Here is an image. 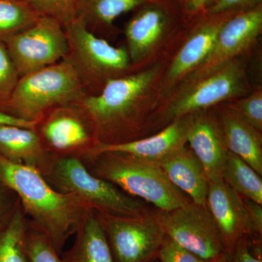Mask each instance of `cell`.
Segmentation results:
<instances>
[{
	"label": "cell",
	"instance_id": "4dcf8cb0",
	"mask_svg": "<svg viewBox=\"0 0 262 262\" xmlns=\"http://www.w3.org/2000/svg\"><path fill=\"white\" fill-rule=\"evenodd\" d=\"M261 4L262 0H215L205 13L214 15L226 12H239Z\"/></svg>",
	"mask_w": 262,
	"mask_h": 262
},
{
	"label": "cell",
	"instance_id": "7c38bea8",
	"mask_svg": "<svg viewBox=\"0 0 262 262\" xmlns=\"http://www.w3.org/2000/svg\"><path fill=\"white\" fill-rule=\"evenodd\" d=\"M238 12H226L214 15L204 13L189 20L192 22V27L187 39L171 62L167 64L160 81L161 102L186 77L206 61L213 50L221 29Z\"/></svg>",
	"mask_w": 262,
	"mask_h": 262
},
{
	"label": "cell",
	"instance_id": "30bf717a",
	"mask_svg": "<svg viewBox=\"0 0 262 262\" xmlns=\"http://www.w3.org/2000/svg\"><path fill=\"white\" fill-rule=\"evenodd\" d=\"M5 44L20 77L61 61L69 51L64 28L48 17H39Z\"/></svg>",
	"mask_w": 262,
	"mask_h": 262
},
{
	"label": "cell",
	"instance_id": "4fadbf2b",
	"mask_svg": "<svg viewBox=\"0 0 262 262\" xmlns=\"http://www.w3.org/2000/svg\"><path fill=\"white\" fill-rule=\"evenodd\" d=\"M35 129L53 155L82 158L96 144L92 125L77 102L53 108Z\"/></svg>",
	"mask_w": 262,
	"mask_h": 262
},
{
	"label": "cell",
	"instance_id": "cb8c5ba5",
	"mask_svg": "<svg viewBox=\"0 0 262 262\" xmlns=\"http://www.w3.org/2000/svg\"><path fill=\"white\" fill-rule=\"evenodd\" d=\"M222 179L243 198L262 205L261 176L237 155L229 152Z\"/></svg>",
	"mask_w": 262,
	"mask_h": 262
},
{
	"label": "cell",
	"instance_id": "8992f818",
	"mask_svg": "<svg viewBox=\"0 0 262 262\" xmlns=\"http://www.w3.org/2000/svg\"><path fill=\"white\" fill-rule=\"evenodd\" d=\"M87 94L78 72L66 57L20 77L4 113L37 124L53 108L78 102Z\"/></svg>",
	"mask_w": 262,
	"mask_h": 262
},
{
	"label": "cell",
	"instance_id": "9c48e42d",
	"mask_svg": "<svg viewBox=\"0 0 262 262\" xmlns=\"http://www.w3.org/2000/svg\"><path fill=\"white\" fill-rule=\"evenodd\" d=\"M96 215L107 236L115 262H150L157 258L166 236L160 211L152 210L139 216Z\"/></svg>",
	"mask_w": 262,
	"mask_h": 262
},
{
	"label": "cell",
	"instance_id": "d6a6232c",
	"mask_svg": "<svg viewBox=\"0 0 262 262\" xmlns=\"http://www.w3.org/2000/svg\"><path fill=\"white\" fill-rule=\"evenodd\" d=\"M215 0H183V14L185 21L204 14Z\"/></svg>",
	"mask_w": 262,
	"mask_h": 262
},
{
	"label": "cell",
	"instance_id": "6da1fadb",
	"mask_svg": "<svg viewBox=\"0 0 262 262\" xmlns=\"http://www.w3.org/2000/svg\"><path fill=\"white\" fill-rule=\"evenodd\" d=\"M167 63L158 62L108 81L99 93L77 103L89 119L96 144L127 142L147 135L161 103L160 81Z\"/></svg>",
	"mask_w": 262,
	"mask_h": 262
},
{
	"label": "cell",
	"instance_id": "52a82bcc",
	"mask_svg": "<svg viewBox=\"0 0 262 262\" xmlns=\"http://www.w3.org/2000/svg\"><path fill=\"white\" fill-rule=\"evenodd\" d=\"M67 58L78 72L89 94L100 92L108 81L134 72L126 47H115L75 19L64 27Z\"/></svg>",
	"mask_w": 262,
	"mask_h": 262
},
{
	"label": "cell",
	"instance_id": "e0dca14e",
	"mask_svg": "<svg viewBox=\"0 0 262 262\" xmlns=\"http://www.w3.org/2000/svg\"><path fill=\"white\" fill-rule=\"evenodd\" d=\"M192 117L193 114L181 117L158 132L136 140L119 144H96L82 158L101 153L117 152L158 163L169 155L187 145L188 131Z\"/></svg>",
	"mask_w": 262,
	"mask_h": 262
},
{
	"label": "cell",
	"instance_id": "d4e9b609",
	"mask_svg": "<svg viewBox=\"0 0 262 262\" xmlns=\"http://www.w3.org/2000/svg\"><path fill=\"white\" fill-rule=\"evenodd\" d=\"M39 17L26 0H0V40L6 42Z\"/></svg>",
	"mask_w": 262,
	"mask_h": 262
},
{
	"label": "cell",
	"instance_id": "2e32d148",
	"mask_svg": "<svg viewBox=\"0 0 262 262\" xmlns=\"http://www.w3.org/2000/svg\"><path fill=\"white\" fill-rule=\"evenodd\" d=\"M187 144L201 162L209 182L222 179L229 151L215 107L193 114Z\"/></svg>",
	"mask_w": 262,
	"mask_h": 262
},
{
	"label": "cell",
	"instance_id": "5b68a950",
	"mask_svg": "<svg viewBox=\"0 0 262 262\" xmlns=\"http://www.w3.org/2000/svg\"><path fill=\"white\" fill-rule=\"evenodd\" d=\"M41 173L52 187L77 196L98 214L139 216L152 211L148 203L91 173L80 157L52 155Z\"/></svg>",
	"mask_w": 262,
	"mask_h": 262
},
{
	"label": "cell",
	"instance_id": "44dd1931",
	"mask_svg": "<svg viewBox=\"0 0 262 262\" xmlns=\"http://www.w3.org/2000/svg\"><path fill=\"white\" fill-rule=\"evenodd\" d=\"M75 234L63 262H115L102 224L94 211L88 213Z\"/></svg>",
	"mask_w": 262,
	"mask_h": 262
},
{
	"label": "cell",
	"instance_id": "8fae6325",
	"mask_svg": "<svg viewBox=\"0 0 262 262\" xmlns=\"http://www.w3.org/2000/svg\"><path fill=\"white\" fill-rule=\"evenodd\" d=\"M160 219L169 238L202 258L216 261L228 252L207 207L191 201L172 211H160Z\"/></svg>",
	"mask_w": 262,
	"mask_h": 262
},
{
	"label": "cell",
	"instance_id": "484cf974",
	"mask_svg": "<svg viewBox=\"0 0 262 262\" xmlns=\"http://www.w3.org/2000/svg\"><path fill=\"white\" fill-rule=\"evenodd\" d=\"M39 16L57 20L63 28L76 19L77 0H26Z\"/></svg>",
	"mask_w": 262,
	"mask_h": 262
},
{
	"label": "cell",
	"instance_id": "e575fe53",
	"mask_svg": "<svg viewBox=\"0 0 262 262\" xmlns=\"http://www.w3.org/2000/svg\"><path fill=\"white\" fill-rule=\"evenodd\" d=\"M242 199L246 209H247L251 222H252L255 233L261 236L262 233V205L248 199V198H243V196Z\"/></svg>",
	"mask_w": 262,
	"mask_h": 262
},
{
	"label": "cell",
	"instance_id": "d590c367",
	"mask_svg": "<svg viewBox=\"0 0 262 262\" xmlns=\"http://www.w3.org/2000/svg\"><path fill=\"white\" fill-rule=\"evenodd\" d=\"M18 125V126L35 128L37 123L26 121V120H21V119L10 116V115H7V114L0 113V125Z\"/></svg>",
	"mask_w": 262,
	"mask_h": 262
},
{
	"label": "cell",
	"instance_id": "603a6c76",
	"mask_svg": "<svg viewBox=\"0 0 262 262\" xmlns=\"http://www.w3.org/2000/svg\"><path fill=\"white\" fill-rule=\"evenodd\" d=\"M29 221L20 203L0 224V262H30L27 248Z\"/></svg>",
	"mask_w": 262,
	"mask_h": 262
},
{
	"label": "cell",
	"instance_id": "836d02e7",
	"mask_svg": "<svg viewBox=\"0 0 262 262\" xmlns=\"http://www.w3.org/2000/svg\"><path fill=\"white\" fill-rule=\"evenodd\" d=\"M18 202L15 193L0 183V224L9 216Z\"/></svg>",
	"mask_w": 262,
	"mask_h": 262
},
{
	"label": "cell",
	"instance_id": "f1b7e54d",
	"mask_svg": "<svg viewBox=\"0 0 262 262\" xmlns=\"http://www.w3.org/2000/svg\"><path fill=\"white\" fill-rule=\"evenodd\" d=\"M241 116L262 134V90H252L244 97L229 102Z\"/></svg>",
	"mask_w": 262,
	"mask_h": 262
},
{
	"label": "cell",
	"instance_id": "277c9868",
	"mask_svg": "<svg viewBox=\"0 0 262 262\" xmlns=\"http://www.w3.org/2000/svg\"><path fill=\"white\" fill-rule=\"evenodd\" d=\"M81 159L90 163V167L86 166L95 176L129 195L153 205L158 211H172L192 201L172 184L158 163L117 152Z\"/></svg>",
	"mask_w": 262,
	"mask_h": 262
},
{
	"label": "cell",
	"instance_id": "4316f807",
	"mask_svg": "<svg viewBox=\"0 0 262 262\" xmlns=\"http://www.w3.org/2000/svg\"><path fill=\"white\" fill-rule=\"evenodd\" d=\"M27 248L30 262H63L46 234L29 221Z\"/></svg>",
	"mask_w": 262,
	"mask_h": 262
},
{
	"label": "cell",
	"instance_id": "83f0119b",
	"mask_svg": "<svg viewBox=\"0 0 262 262\" xmlns=\"http://www.w3.org/2000/svg\"><path fill=\"white\" fill-rule=\"evenodd\" d=\"M20 78L5 42L0 40V113H4L7 103Z\"/></svg>",
	"mask_w": 262,
	"mask_h": 262
},
{
	"label": "cell",
	"instance_id": "3957f363",
	"mask_svg": "<svg viewBox=\"0 0 262 262\" xmlns=\"http://www.w3.org/2000/svg\"><path fill=\"white\" fill-rule=\"evenodd\" d=\"M251 91L246 63L239 57L206 77L174 90L155 111L146 136L177 119L233 101Z\"/></svg>",
	"mask_w": 262,
	"mask_h": 262
},
{
	"label": "cell",
	"instance_id": "ba28073f",
	"mask_svg": "<svg viewBox=\"0 0 262 262\" xmlns=\"http://www.w3.org/2000/svg\"><path fill=\"white\" fill-rule=\"evenodd\" d=\"M184 21L182 4L177 0H148L136 9L124 29L134 70H140Z\"/></svg>",
	"mask_w": 262,
	"mask_h": 262
},
{
	"label": "cell",
	"instance_id": "f546056e",
	"mask_svg": "<svg viewBox=\"0 0 262 262\" xmlns=\"http://www.w3.org/2000/svg\"><path fill=\"white\" fill-rule=\"evenodd\" d=\"M159 262H217L208 261L179 246L173 239L165 236L157 256ZM219 259V260H220Z\"/></svg>",
	"mask_w": 262,
	"mask_h": 262
},
{
	"label": "cell",
	"instance_id": "5bb4252c",
	"mask_svg": "<svg viewBox=\"0 0 262 262\" xmlns=\"http://www.w3.org/2000/svg\"><path fill=\"white\" fill-rule=\"evenodd\" d=\"M261 32L262 4L235 13L221 29L206 61L179 86L200 80L242 57L253 48Z\"/></svg>",
	"mask_w": 262,
	"mask_h": 262
},
{
	"label": "cell",
	"instance_id": "8d00e7d4",
	"mask_svg": "<svg viewBox=\"0 0 262 262\" xmlns=\"http://www.w3.org/2000/svg\"><path fill=\"white\" fill-rule=\"evenodd\" d=\"M217 262H233L232 253L227 252L223 257L221 258Z\"/></svg>",
	"mask_w": 262,
	"mask_h": 262
},
{
	"label": "cell",
	"instance_id": "d6986e66",
	"mask_svg": "<svg viewBox=\"0 0 262 262\" xmlns=\"http://www.w3.org/2000/svg\"><path fill=\"white\" fill-rule=\"evenodd\" d=\"M158 164L172 184L193 203L207 207L209 180L201 162L187 144Z\"/></svg>",
	"mask_w": 262,
	"mask_h": 262
},
{
	"label": "cell",
	"instance_id": "1f68e13d",
	"mask_svg": "<svg viewBox=\"0 0 262 262\" xmlns=\"http://www.w3.org/2000/svg\"><path fill=\"white\" fill-rule=\"evenodd\" d=\"M232 254L233 262H262L261 256H256L253 252L248 237L237 241Z\"/></svg>",
	"mask_w": 262,
	"mask_h": 262
},
{
	"label": "cell",
	"instance_id": "ffe728a7",
	"mask_svg": "<svg viewBox=\"0 0 262 262\" xmlns=\"http://www.w3.org/2000/svg\"><path fill=\"white\" fill-rule=\"evenodd\" d=\"M0 155L13 163L37 169L40 173L52 155L35 128L11 125H0Z\"/></svg>",
	"mask_w": 262,
	"mask_h": 262
},
{
	"label": "cell",
	"instance_id": "7a4b0ae2",
	"mask_svg": "<svg viewBox=\"0 0 262 262\" xmlns=\"http://www.w3.org/2000/svg\"><path fill=\"white\" fill-rule=\"evenodd\" d=\"M0 183L14 192L30 223L47 236L58 253L92 211L74 194L52 187L37 169L0 155Z\"/></svg>",
	"mask_w": 262,
	"mask_h": 262
},
{
	"label": "cell",
	"instance_id": "ac0fdd59",
	"mask_svg": "<svg viewBox=\"0 0 262 262\" xmlns=\"http://www.w3.org/2000/svg\"><path fill=\"white\" fill-rule=\"evenodd\" d=\"M229 152L262 175V134L248 123L229 102L215 106Z\"/></svg>",
	"mask_w": 262,
	"mask_h": 262
},
{
	"label": "cell",
	"instance_id": "7402d4cb",
	"mask_svg": "<svg viewBox=\"0 0 262 262\" xmlns=\"http://www.w3.org/2000/svg\"><path fill=\"white\" fill-rule=\"evenodd\" d=\"M148 0H77L76 19L101 37L115 33L119 17L135 10Z\"/></svg>",
	"mask_w": 262,
	"mask_h": 262
},
{
	"label": "cell",
	"instance_id": "74e56055",
	"mask_svg": "<svg viewBox=\"0 0 262 262\" xmlns=\"http://www.w3.org/2000/svg\"><path fill=\"white\" fill-rule=\"evenodd\" d=\"M150 262H159V261H158V260H157V258H155V259L152 260V261H151Z\"/></svg>",
	"mask_w": 262,
	"mask_h": 262
},
{
	"label": "cell",
	"instance_id": "f35d334b",
	"mask_svg": "<svg viewBox=\"0 0 262 262\" xmlns=\"http://www.w3.org/2000/svg\"><path fill=\"white\" fill-rule=\"evenodd\" d=\"M177 1L179 2V3H181V4H182V2H183V0H177Z\"/></svg>",
	"mask_w": 262,
	"mask_h": 262
},
{
	"label": "cell",
	"instance_id": "9a60e30c",
	"mask_svg": "<svg viewBox=\"0 0 262 262\" xmlns=\"http://www.w3.org/2000/svg\"><path fill=\"white\" fill-rule=\"evenodd\" d=\"M207 208L220 229L229 253H232L239 239L256 234L242 196L223 179L209 182Z\"/></svg>",
	"mask_w": 262,
	"mask_h": 262
}]
</instances>
